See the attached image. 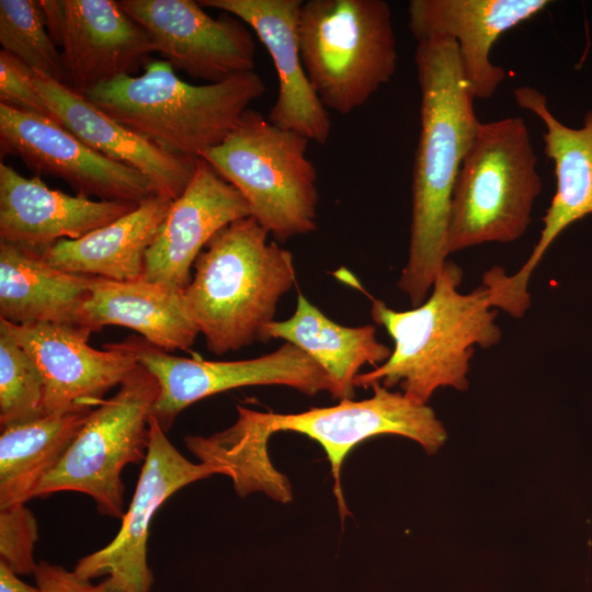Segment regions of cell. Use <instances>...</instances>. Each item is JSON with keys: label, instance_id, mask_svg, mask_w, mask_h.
<instances>
[{"label": "cell", "instance_id": "6da1fadb", "mask_svg": "<svg viewBox=\"0 0 592 592\" xmlns=\"http://www.w3.org/2000/svg\"><path fill=\"white\" fill-rule=\"evenodd\" d=\"M420 134L412 170L408 260L397 287L421 305L447 261V229L454 186L479 126L475 98L457 44L435 36L417 44Z\"/></svg>", "mask_w": 592, "mask_h": 592}, {"label": "cell", "instance_id": "7a4b0ae2", "mask_svg": "<svg viewBox=\"0 0 592 592\" xmlns=\"http://www.w3.org/2000/svg\"><path fill=\"white\" fill-rule=\"evenodd\" d=\"M462 281L460 266L447 260L421 305L398 311L372 298L373 320L386 329L394 349L386 362L358 374L354 386L399 385L408 398L424 405L439 388L466 390L475 348L497 345L501 330L486 286L464 294Z\"/></svg>", "mask_w": 592, "mask_h": 592}, {"label": "cell", "instance_id": "3957f363", "mask_svg": "<svg viewBox=\"0 0 592 592\" xmlns=\"http://www.w3.org/2000/svg\"><path fill=\"white\" fill-rule=\"evenodd\" d=\"M252 216L219 230L194 263L183 291L192 320L217 355L261 341L282 296L295 284L292 253Z\"/></svg>", "mask_w": 592, "mask_h": 592}, {"label": "cell", "instance_id": "277c9868", "mask_svg": "<svg viewBox=\"0 0 592 592\" xmlns=\"http://www.w3.org/2000/svg\"><path fill=\"white\" fill-rule=\"evenodd\" d=\"M141 75H123L82 93L112 118L170 155L200 158L219 145L264 91L249 71L218 83L191 84L164 60Z\"/></svg>", "mask_w": 592, "mask_h": 592}, {"label": "cell", "instance_id": "5b68a950", "mask_svg": "<svg viewBox=\"0 0 592 592\" xmlns=\"http://www.w3.org/2000/svg\"><path fill=\"white\" fill-rule=\"evenodd\" d=\"M537 156L521 116L479 123L454 186L448 255L520 239L543 189Z\"/></svg>", "mask_w": 592, "mask_h": 592}, {"label": "cell", "instance_id": "8992f818", "mask_svg": "<svg viewBox=\"0 0 592 592\" xmlns=\"http://www.w3.org/2000/svg\"><path fill=\"white\" fill-rule=\"evenodd\" d=\"M298 35L305 72L326 110L352 113L395 75L396 36L384 0L303 1Z\"/></svg>", "mask_w": 592, "mask_h": 592}, {"label": "cell", "instance_id": "52a82bcc", "mask_svg": "<svg viewBox=\"0 0 592 592\" xmlns=\"http://www.w3.org/2000/svg\"><path fill=\"white\" fill-rule=\"evenodd\" d=\"M309 139L273 125L248 109L206 160L247 201L251 216L277 242L317 228V171L307 158Z\"/></svg>", "mask_w": 592, "mask_h": 592}, {"label": "cell", "instance_id": "ba28073f", "mask_svg": "<svg viewBox=\"0 0 592 592\" xmlns=\"http://www.w3.org/2000/svg\"><path fill=\"white\" fill-rule=\"evenodd\" d=\"M157 378L138 364L118 391L91 410L60 462L39 482L34 498L60 491L90 496L106 516H124V467L145 460L149 417L159 395Z\"/></svg>", "mask_w": 592, "mask_h": 592}, {"label": "cell", "instance_id": "9c48e42d", "mask_svg": "<svg viewBox=\"0 0 592 592\" xmlns=\"http://www.w3.org/2000/svg\"><path fill=\"white\" fill-rule=\"evenodd\" d=\"M516 104L534 113L545 125V153L554 162L556 192L542 218L543 229L525 263L508 275L493 266L482 275L492 308L521 318L531 306L528 283L555 239L571 224L592 214V110L582 127H568L549 111L545 94L523 86L513 91Z\"/></svg>", "mask_w": 592, "mask_h": 592}, {"label": "cell", "instance_id": "30bf717a", "mask_svg": "<svg viewBox=\"0 0 592 592\" xmlns=\"http://www.w3.org/2000/svg\"><path fill=\"white\" fill-rule=\"evenodd\" d=\"M138 363L159 383L150 417L164 432L192 403L244 386L282 385L314 396L331 390L323 368L298 346L285 342L274 352L250 360L205 361L171 355L144 338L126 339Z\"/></svg>", "mask_w": 592, "mask_h": 592}, {"label": "cell", "instance_id": "8fae6325", "mask_svg": "<svg viewBox=\"0 0 592 592\" xmlns=\"http://www.w3.org/2000/svg\"><path fill=\"white\" fill-rule=\"evenodd\" d=\"M214 474L224 471L187 460L149 417L147 455L122 526L106 546L79 559L73 571L88 580L106 576L112 592H150L153 576L147 563V542L153 514L174 492Z\"/></svg>", "mask_w": 592, "mask_h": 592}, {"label": "cell", "instance_id": "7c38bea8", "mask_svg": "<svg viewBox=\"0 0 592 592\" xmlns=\"http://www.w3.org/2000/svg\"><path fill=\"white\" fill-rule=\"evenodd\" d=\"M371 398L341 400L327 408H310L299 413L261 412L271 434L292 431L318 442L330 462L333 491L341 515L346 513L341 488V468L351 449L361 442L382 434L411 439L432 455L446 442L447 432L431 407L391 391L379 384L372 386Z\"/></svg>", "mask_w": 592, "mask_h": 592}, {"label": "cell", "instance_id": "4fadbf2b", "mask_svg": "<svg viewBox=\"0 0 592 592\" xmlns=\"http://www.w3.org/2000/svg\"><path fill=\"white\" fill-rule=\"evenodd\" d=\"M119 7L152 38L162 60L193 79L218 83L254 71L248 25L223 12L212 18L192 0H121Z\"/></svg>", "mask_w": 592, "mask_h": 592}, {"label": "cell", "instance_id": "5bb4252c", "mask_svg": "<svg viewBox=\"0 0 592 592\" xmlns=\"http://www.w3.org/2000/svg\"><path fill=\"white\" fill-rule=\"evenodd\" d=\"M0 147L38 177L64 180L80 196L138 205L157 194L141 172L104 157L55 119L1 103Z\"/></svg>", "mask_w": 592, "mask_h": 592}, {"label": "cell", "instance_id": "9a60e30c", "mask_svg": "<svg viewBox=\"0 0 592 592\" xmlns=\"http://www.w3.org/2000/svg\"><path fill=\"white\" fill-rule=\"evenodd\" d=\"M0 328L37 364L44 379V414L94 409L139 364L126 340L98 350L88 344L91 332L76 323L14 325L0 318Z\"/></svg>", "mask_w": 592, "mask_h": 592}, {"label": "cell", "instance_id": "2e32d148", "mask_svg": "<svg viewBox=\"0 0 592 592\" xmlns=\"http://www.w3.org/2000/svg\"><path fill=\"white\" fill-rule=\"evenodd\" d=\"M47 30L61 47L66 84L84 93L134 75L156 46L148 32L113 0H41Z\"/></svg>", "mask_w": 592, "mask_h": 592}, {"label": "cell", "instance_id": "e0dca14e", "mask_svg": "<svg viewBox=\"0 0 592 592\" xmlns=\"http://www.w3.org/2000/svg\"><path fill=\"white\" fill-rule=\"evenodd\" d=\"M249 216L251 210L241 193L206 160L197 158L190 183L172 201L146 253L144 278L184 291L207 242L227 225Z\"/></svg>", "mask_w": 592, "mask_h": 592}, {"label": "cell", "instance_id": "ac0fdd59", "mask_svg": "<svg viewBox=\"0 0 592 592\" xmlns=\"http://www.w3.org/2000/svg\"><path fill=\"white\" fill-rule=\"evenodd\" d=\"M549 0H411L409 29L417 43L445 36L457 44L462 69L475 99L491 98L505 70L491 49L506 31L544 11Z\"/></svg>", "mask_w": 592, "mask_h": 592}, {"label": "cell", "instance_id": "d6986e66", "mask_svg": "<svg viewBox=\"0 0 592 592\" xmlns=\"http://www.w3.org/2000/svg\"><path fill=\"white\" fill-rule=\"evenodd\" d=\"M202 7L220 10L250 26L272 57L278 89L267 119L299 133L319 145L328 141L331 121L305 72L298 23L301 0H201Z\"/></svg>", "mask_w": 592, "mask_h": 592}, {"label": "cell", "instance_id": "ffe728a7", "mask_svg": "<svg viewBox=\"0 0 592 592\" xmlns=\"http://www.w3.org/2000/svg\"><path fill=\"white\" fill-rule=\"evenodd\" d=\"M137 204L94 201L48 187L0 163V240L41 251L78 239L128 214Z\"/></svg>", "mask_w": 592, "mask_h": 592}, {"label": "cell", "instance_id": "44dd1931", "mask_svg": "<svg viewBox=\"0 0 592 592\" xmlns=\"http://www.w3.org/2000/svg\"><path fill=\"white\" fill-rule=\"evenodd\" d=\"M33 81L53 118L86 145L141 172L159 195L173 201L185 190L197 158L170 155L112 118L67 84L37 73Z\"/></svg>", "mask_w": 592, "mask_h": 592}, {"label": "cell", "instance_id": "7402d4cb", "mask_svg": "<svg viewBox=\"0 0 592 592\" xmlns=\"http://www.w3.org/2000/svg\"><path fill=\"white\" fill-rule=\"evenodd\" d=\"M89 294L75 323L91 333L105 326L135 330L152 345L190 351L198 328L185 306L183 291L149 282L89 276Z\"/></svg>", "mask_w": 592, "mask_h": 592}, {"label": "cell", "instance_id": "603a6c76", "mask_svg": "<svg viewBox=\"0 0 592 592\" xmlns=\"http://www.w3.org/2000/svg\"><path fill=\"white\" fill-rule=\"evenodd\" d=\"M172 200L155 194L128 214L78 239H62L41 250L59 270L113 281L144 278L146 253Z\"/></svg>", "mask_w": 592, "mask_h": 592}, {"label": "cell", "instance_id": "cb8c5ba5", "mask_svg": "<svg viewBox=\"0 0 592 592\" xmlns=\"http://www.w3.org/2000/svg\"><path fill=\"white\" fill-rule=\"evenodd\" d=\"M271 339L298 346L319 364L331 380V396L340 401L353 397L354 380L365 364L376 367L391 354V349L377 340L374 326H341L301 293L289 318L263 328L261 341Z\"/></svg>", "mask_w": 592, "mask_h": 592}, {"label": "cell", "instance_id": "d4e9b609", "mask_svg": "<svg viewBox=\"0 0 592 592\" xmlns=\"http://www.w3.org/2000/svg\"><path fill=\"white\" fill-rule=\"evenodd\" d=\"M89 280L54 267L35 249L0 240L1 319L14 325L75 323Z\"/></svg>", "mask_w": 592, "mask_h": 592}, {"label": "cell", "instance_id": "484cf974", "mask_svg": "<svg viewBox=\"0 0 592 592\" xmlns=\"http://www.w3.org/2000/svg\"><path fill=\"white\" fill-rule=\"evenodd\" d=\"M90 412L50 413L1 428L0 509L34 498L39 482L60 462Z\"/></svg>", "mask_w": 592, "mask_h": 592}, {"label": "cell", "instance_id": "4316f807", "mask_svg": "<svg viewBox=\"0 0 592 592\" xmlns=\"http://www.w3.org/2000/svg\"><path fill=\"white\" fill-rule=\"evenodd\" d=\"M234 425L212 436H186L187 449L201 463L223 469L234 481L240 497L262 491L272 499L286 503L292 500L287 477L278 473L267 456V441L272 435L261 412L237 407Z\"/></svg>", "mask_w": 592, "mask_h": 592}, {"label": "cell", "instance_id": "83f0119b", "mask_svg": "<svg viewBox=\"0 0 592 592\" xmlns=\"http://www.w3.org/2000/svg\"><path fill=\"white\" fill-rule=\"evenodd\" d=\"M0 44L37 75L66 84L61 53L47 30L41 0H0Z\"/></svg>", "mask_w": 592, "mask_h": 592}, {"label": "cell", "instance_id": "f1b7e54d", "mask_svg": "<svg viewBox=\"0 0 592 592\" xmlns=\"http://www.w3.org/2000/svg\"><path fill=\"white\" fill-rule=\"evenodd\" d=\"M43 415V375L26 350L0 328L1 428L26 423Z\"/></svg>", "mask_w": 592, "mask_h": 592}, {"label": "cell", "instance_id": "f546056e", "mask_svg": "<svg viewBox=\"0 0 592 592\" xmlns=\"http://www.w3.org/2000/svg\"><path fill=\"white\" fill-rule=\"evenodd\" d=\"M37 539L36 519L24 503L0 509V561L16 574L34 572Z\"/></svg>", "mask_w": 592, "mask_h": 592}, {"label": "cell", "instance_id": "4dcf8cb0", "mask_svg": "<svg viewBox=\"0 0 592 592\" xmlns=\"http://www.w3.org/2000/svg\"><path fill=\"white\" fill-rule=\"evenodd\" d=\"M36 72L10 53L0 50V103L53 118L34 86ZM54 119V118H53Z\"/></svg>", "mask_w": 592, "mask_h": 592}, {"label": "cell", "instance_id": "1f68e13d", "mask_svg": "<svg viewBox=\"0 0 592 592\" xmlns=\"http://www.w3.org/2000/svg\"><path fill=\"white\" fill-rule=\"evenodd\" d=\"M38 592H112L105 580L92 583L73 570L41 560L33 572Z\"/></svg>", "mask_w": 592, "mask_h": 592}, {"label": "cell", "instance_id": "d6a6232c", "mask_svg": "<svg viewBox=\"0 0 592 592\" xmlns=\"http://www.w3.org/2000/svg\"><path fill=\"white\" fill-rule=\"evenodd\" d=\"M0 592H38V589L20 580L15 572L0 561Z\"/></svg>", "mask_w": 592, "mask_h": 592}]
</instances>
